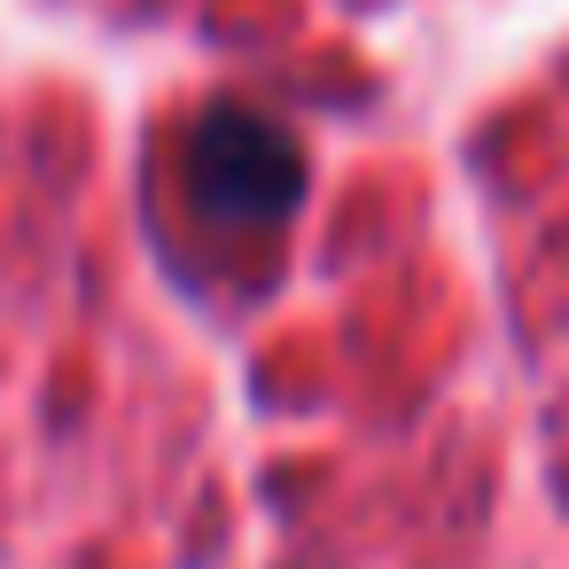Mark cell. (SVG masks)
<instances>
[{"mask_svg": "<svg viewBox=\"0 0 569 569\" xmlns=\"http://www.w3.org/2000/svg\"><path fill=\"white\" fill-rule=\"evenodd\" d=\"M180 188L211 227H281L305 203V149L281 118L250 102H211L188 126Z\"/></svg>", "mask_w": 569, "mask_h": 569, "instance_id": "6da1fadb", "label": "cell"}]
</instances>
